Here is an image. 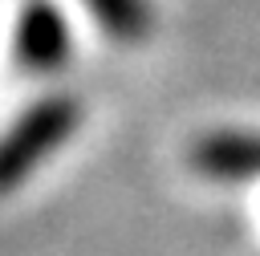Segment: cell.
<instances>
[{
    "label": "cell",
    "instance_id": "1",
    "mask_svg": "<svg viewBox=\"0 0 260 256\" xmlns=\"http://www.w3.org/2000/svg\"><path fill=\"white\" fill-rule=\"evenodd\" d=\"M81 106L69 93H49L32 102L4 134H0V195L20 187L53 150L65 146V138L77 130Z\"/></svg>",
    "mask_w": 260,
    "mask_h": 256
},
{
    "label": "cell",
    "instance_id": "4",
    "mask_svg": "<svg viewBox=\"0 0 260 256\" xmlns=\"http://www.w3.org/2000/svg\"><path fill=\"white\" fill-rule=\"evenodd\" d=\"M89 16L118 41H142L154 24L150 0H85Z\"/></svg>",
    "mask_w": 260,
    "mask_h": 256
},
{
    "label": "cell",
    "instance_id": "2",
    "mask_svg": "<svg viewBox=\"0 0 260 256\" xmlns=\"http://www.w3.org/2000/svg\"><path fill=\"white\" fill-rule=\"evenodd\" d=\"M12 53L28 73H57L69 61L73 53L69 20L53 0H28L20 8V20L12 28Z\"/></svg>",
    "mask_w": 260,
    "mask_h": 256
},
{
    "label": "cell",
    "instance_id": "3",
    "mask_svg": "<svg viewBox=\"0 0 260 256\" xmlns=\"http://www.w3.org/2000/svg\"><path fill=\"white\" fill-rule=\"evenodd\" d=\"M191 167L215 183L260 179V130H215L191 146Z\"/></svg>",
    "mask_w": 260,
    "mask_h": 256
}]
</instances>
